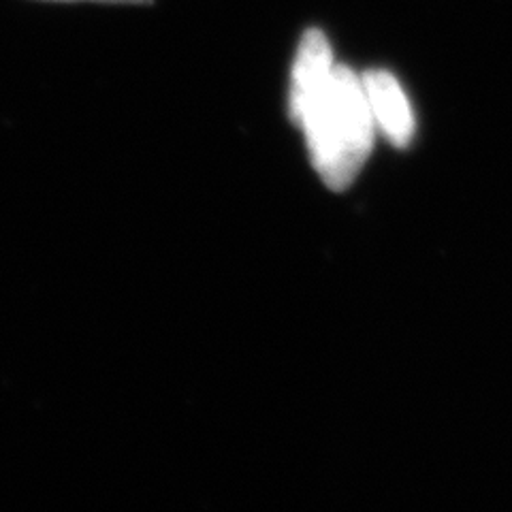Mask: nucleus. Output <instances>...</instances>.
Masks as SVG:
<instances>
[{"instance_id": "nucleus-1", "label": "nucleus", "mask_w": 512, "mask_h": 512, "mask_svg": "<svg viewBox=\"0 0 512 512\" xmlns=\"http://www.w3.org/2000/svg\"><path fill=\"white\" fill-rule=\"evenodd\" d=\"M295 122L308 135L314 167L333 190H344L357 178L372 152L374 114L363 84L348 67L331 75L291 107Z\"/></svg>"}, {"instance_id": "nucleus-2", "label": "nucleus", "mask_w": 512, "mask_h": 512, "mask_svg": "<svg viewBox=\"0 0 512 512\" xmlns=\"http://www.w3.org/2000/svg\"><path fill=\"white\" fill-rule=\"evenodd\" d=\"M374 120L397 148H406L414 135V118L406 94L397 79L384 71H370L363 77Z\"/></svg>"}, {"instance_id": "nucleus-3", "label": "nucleus", "mask_w": 512, "mask_h": 512, "mask_svg": "<svg viewBox=\"0 0 512 512\" xmlns=\"http://www.w3.org/2000/svg\"><path fill=\"white\" fill-rule=\"evenodd\" d=\"M331 47L320 30H308L301 39L299 54L293 73L291 107L301 103L310 92H314L331 75Z\"/></svg>"}, {"instance_id": "nucleus-4", "label": "nucleus", "mask_w": 512, "mask_h": 512, "mask_svg": "<svg viewBox=\"0 0 512 512\" xmlns=\"http://www.w3.org/2000/svg\"><path fill=\"white\" fill-rule=\"evenodd\" d=\"M52 3H111V5H146L150 0H52Z\"/></svg>"}]
</instances>
